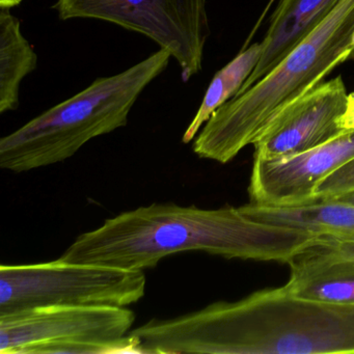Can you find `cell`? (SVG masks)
<instances>
[{"label":"cell","mask_w":354,"mask_h":354,"mask_svg":"<svg viewBox=\"0 0 354 354\" xmlns=\"http://www.w3.org/2000/svg\"><path fill=\"white\" fill-rule=\"evenodd\" d=\"M250 218L319 234L354 237V205L318 202L295 207L240 206Z\"/></svg>","instance_id":"7c38bea8"},{"label":"cell","mask_w":354,"mask_h":354,"mask_svg":"<svg viewBox=\"0 0 354 354\" xmlns=\"http://www.w3.org/2000/svg\"><path fill=\"white\" fill-rule=\"evenodd\" d=\"M318 243L329 252L354 260V237L333 234H320Z\"/></svg>","instance_id":"2e32d148"},{"label":"cell","mask_w":354,"mask_h":354,"mask_svg":"<svg viewBox=\"0 0 354 354\" xmlns=\"http://www.w3.org/2000/svg\"><path fill=\"white\" fill-rule=\"evenodd\" d=\"M354 157V131L281 158H254L248 194L259 206L295 207L316 203L323 180Z\"/></svg>","instance_id":"ba28073f"},{"label":"cell","mask_w":354,"mask_h":354,"mask_svg":"<svg viewBox=\"0 0 354 354\" xmlns=\"http://www.w3.org/2000/svg\"><path fill=\"white\" fill-rule=\"evenodd\" d=\"M339 127L344 131H354V92L348 94L345 111L339 119Z\"/></svg>","instance_id":"e0dca14e"},{"label":"cell","mask_w":354,"mask_h":354,"mask_svg":"<svg viewBox=\"0 0 354 354\" xmlns=\"http://www.w3.org/2000/svg\"><path fill=\"white\" fill-rule=\"evenodd\" d=\"M144 270L57 259L0 266V316L51 306H128L146 294Z\"/></svg>","instance_id":"5b68a950"},{"label":"cell","mask_w":354,"mask_h":354,"mask_svg":"<svg viewBox=\"0 0 354 354\" xmlns=\"http://www.w3.org/2000/svg\"><path fill=\"white\" fill-rule=\"evenodd\" d=\"M24 0H0V9L10 10L19 6Z\"/></svg>","instance_id":"ac0fdd59"},{"label":"cell","mask_w":354,"mask_h":354,"mask_svg":"<svg viewBox=\"0 0 354 354\" xmlns=\"http://www.w3.org/2000/svg\"><path fill=\"white\" fill-rule=\"evenodd\" d=\"M319 238V237H318ZM285 287L298 297L354 304V260L337 256L318 243L294 256Z\"/></svg>","instance_id":"30bf717a"},{"label":"cell","mask_w":354,"mask_h":354,"mask_svg":"<svg viewBox=\"0 0 354 354\" xmlns=\"http://www.w3.org/2000/svg\"><path fill=\"white\" fill-rule=\"evenodd\" d=\"M261 57V43H254L241 51L233 61L219 70L207 88L202 104L192 123L184 132L182 142L194 140L211 115L238 94L256 69Z\"/></svg>","instance_id":"5bb4252c"},{"label":"cell","mask_w":354,"mask_h":354,"mask_svg":"<svg viewBox=\"0 0 354 354\" xmlns=\"http://www.w3.org/2000/svg\"><path fill=\"white\" fill-rule=\"evenodd\" d=\"M353 45H354V37H353Z\"/></svg>","instance_id":"ffe728a7"},{"label":"cell","mask_w":354,"mask_h":354,"mask_svg":"<svg viewBox=\"0 0 354 354\" xmlns=\"http://www.w3.org/2000/svg\"><path fill=\"white\" fill-rule=\"evenodd\" d=\"M319 234L256 221L240 207L152 204L120 213L78 236L59 259L129 270L157 266L179 252L288 263Z\"/></svg>","instance_id":"7a4b0ae2"},{"label":"cell","mask_w":354,"mask_h":354,"mask_svg":"<svg viewBox=\"0 0 354 354\" xmlns=\"http://www.w3.org/2000/svg\"><path fill=\"white\" fill-rule=\"evenodd\" d=\"M354 192V157L321 182L316 190V203L335 201Z\"/></svg>","instance_id":"9a60e30c"},{"label":"cell","mask_w":354,"mask_h":354,"mask_svg":"<svg viewBox=\"0 0 354 354\" xmlns=\"http://www.w3.org/2000/svg\"><path fill=\"white\" fill-rule=\"evenodd\" d=\"M347 90L341 76L321 82L279 111L258 136L254 158L292 156L321 146L344 133L339 119Z\"/></svg>","instance_id":"9c48e42d"},{"label":"cell","mask_w":354,"mask_h":354,"mask_svg":"<svg viewBox=\"0 0 354 354\" xmlns=\"http://www.w3.org/2000/svg\"><path fill=\"white\" fill-rule=\"evenodd\" d=\"M353 37L354 0H341L264 77L211 115L194 138V152L223 165L233 160L279 111L353 55Z\"/></svg>","instance_id":"3957f363"},{"label":"cell","mask_w":354,"mask_h":354,"mask_svg":"<svg viewBox=\"0 0 354 354\" xmlns=\"http://www.w3.org/2000/svg\"><path fill=\"white\" fill-rule=\"evenodd\" d=\"M341 0H279L261 42V57L241 90L256 84L320 24Z\"/></svg>","instance_id":"8fae6325"},{"label":"cell","mask_w":354,"mask_h":354,"mask_svg":"<svg viewBox=\"0 0 354 354\" xmlns=\"http://www.w3.org/2000/svg\"><path fill=\"white\" fill-rule=\"evenodd\" d=\"M138 353H354V304L298 297L285 286L132 328Z\"/></svg>","instance_id":"6da1fadb"},{"label":"cell","mask_w":354,"mask_h":354,"mask_svg":"<svg viewBox=\"0 0 354 354\" xmlns=\"http://www.w3.org/2000/svg\"><path fill=\"white\" fill-rule=\"evenodd\" d=\"M207 0H57L62 20L92 18L140 32L171 53L188 82L202 70Z\"/></svg>","instance_id":"52a82bcc"},{"label":"cell","mask_w":354,"mask_h":354,"mask_svg":"<svg viewBox=\"0 0 354 354\" xmlns=\"http://www.w3.org/2000/svg\"><path fill=\"white\" fill-rule=\"evenodd\" d=\"M38 57L10 10L0 11V113L15 111L19 105L22 80L37 68Z\"/></svg>","instance_id":"4fadbf2b"},{"label":"cell","mask_w":354,"mask_h":354,"mask_svg":"<svg viewBox=\"0 0 354 354\" xmlns=\"http://www.w3.org/2000/svg\"><path fill=\"white\" fill-rule=\"evenodd\" d=\"M160 50L126 71L95 80L0 140V167L24 173L67 160L93 138L127 125L145 88L169 63Z\"/></svg>","instance_id":"277c9868"},{"label":"cell","mask_w":354,"mask_h":354,"mask_svg":"<svg viewBox=\"0 0 354 354\" xmlns=\"http://www.w3.org/2000/svg\"><path fill=\"white\" fill-rule=\"evenodd\" d=\"M133 310L115 306H51L0 316L1 354L133 352Z\"/></svg>","instance_id":"8992f818"},{"label":"cell","mask_w":354,"mask_h":354,"mask_svg":"<svg viewBox=\"0 0 354 354\" xmlns=\"http://www.w3.org/2000/svg\"><path fill=\"white\" fill-rule=\"evenodd\" d=\"M335 202L346 203V204L354 205V192L351 194H345V196H341V198L335 200Z\"/></svg>","instance_id":"d6986e66"}]
</instances>
